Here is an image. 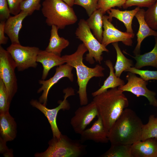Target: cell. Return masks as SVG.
I'll use <instances>...</instances> for the list:
<instances>
[{"mask_svg": "<svg viewBox=\"0 0 157 157\" xmlns=\"http://www.w3.org/2000/svg\"><path fill=\"white\" fill-rule=\"evenodd\" d=\"M142 121L132 110L126 108L108 132L111 144H131L141 140Z\"/></svg>", "mask_w": 157, "mask_h": 157, "instance_id": "6da1fadb", "label": "cell"}, {"mask_svg": "<svg viewBox=\"0 0 157 157\" xmlns=\"http://www.w3.org/2000/svg\"><path fill=\"white\" fill-rule=\"evenodd\" d=\"M93 101L97 106L98 116L108 132L129 105L128 100L123 92L117 87L94 97Z\"/></svg>", "mask_w": 157, "mask_h": 157, "instance_id": "7a4b0ae2", "label": "cell"}, {"mask_svg": "<svg viewBox=\"0 0 157 157\" xmlns=\"http://www.w3.org/2000/svg\"><path fill=\"white\" fill-rule=\"evenodd\" d=\"M82 43L78 46L76 51L70 55H65L62 56L65 62L76 69L77 78V82L80 104L81 106L88 104V99L86 91L87 85L89 80L93 77H103L104 75L103 71L105 69L99 64L93 68L86 66L83 62V56L88 51Z\"/></svg>", "mask_w": 157, "mask_h": 157, "instance_id": "3957f363", "label": "cell"}, {"mask_svg": "<svg viewBox=\"0 0 157 157\" xmlns=\"http://www.w3.org/2000/svg\"><path fill=\"white\" fill-rule=\"evenodd\" d=\"M41 11L49 26L54 25L62 29L76 22L77 17L72 7L62 0H44Z\"/></svg>", "mask_w": 157, "mask_h": 157, "instance_id": "277c9868", "label": "cell"}, {"mask_svg": "<svg viewBox=\"0 0 157 157\" xmlns=\"http://www.w3.org/2000/svg\"><path fill=\"white\" fill-rule=\"evenodd\" d=\"M81 140L72 139L62 134L59 138L53 137L49 146L43 152L36 153V157H81L87 153L86 146Z\"/></svg>", "mask_w": 157, "mask_h": 157, "instance_id": "5b68a950", "label": "cell"}, {"mask_svg": "<svg viewBox=\"0 0 157 157\" xmlns=\"http://www.w3.org/2000/svg\"><path fill=\"white\" fill-rule=\"evenodd\" d=\"M75 34L83 42L88 51L86 54V60L93 64L95 62L94 58L96 62L100 64L103 59V52H108L109 50L92 33L86 21L84 19H81L79 21Z\"/></svg>", "mask_w": 157, "mask_h": 157, "instance_id": "8992f818", "label": "cell"}, {"mask_svg": "<svg viewBox=\"0 0 157 157\" xmlns=\"http://www.w3.org/2000/svg\"><path fill=\"white\" fill-rule=\"evenodd\" d=\"M16 64L7 50L0 46V78L3 82L10 100L17 91V79L15 70Z\"/></svg>", "mask_w": 157, "mask_h": 157, "instance_id": "52a82bcc", "label": "cell"}, {"mask_svg": "<svg viewBox=\"0 0 157 157\" xmlns=\"http://www.w3.org/2000/svg\"><path fill=\"white\" fill-rule=\"evenodd\" d=\"M6 50L14 60L18 71H22L30 67H37V58L40 50L38 47L11 44Z\"/></svg>", "mask_w": 157, "mask_h": 157, "instance_id": "ba28073f", "label": "cell"}, {"mask_svg": "<svg viewBox=\"0 0 157 157\" xmlns=\"http://www.w3.org/2000/svg\"><path fill=\"white\" fill-rule=\"evenodd\" d=\"M65 94L63 101H59V105L56 108L49 109L36 100L32 99L30 103L31 105L40 110L47 119L50 124L53 137L59 138L62 133L59 131L56 122L58 113L60 110H69L70 104L67 99L68 97L75 95L74 90L71 88H68L63 90Z\"/></svg>", "mask_w": 157, "mask_h": 157, "instance_id": "9c48e42d", "label": "cell"}, {"mask_svg": "<svg viewBox=\"0 0 157 157\" xmlns=\"http://www.w3.org/2000/svg\"><path fill=\"white\" fill-rule=\"evenodd\" d=\"M127 83L123 85L118 87L119 90L124 92H129L137 97L143 96L148 100L149 104L157 107V99L156 93L149 90L147 87V82L141 77H137L135 74L129 72L126 76Z\"/></svg>", "mask_w": 157, "mask_h": 157, "instance_id": "30bf717a", "label": "cell"}, {"mask_svg": "<svg viewBox=\"0 0 157 157\" xmlns=\"http://www.w3.org/2000/svg\"><path fill=\"white\" fill-rule=\"evenodd\" d=\"M98 115L97 106L93 101L76 110L74 115L71 119L70 124L75 133L81 134Z\"/></svg>", "mask_w": 157, "mask_h": 157, "instance_id": "8fae6325", "label": "cell"}, {"mask_svg": "<svg viewBox=\"0 0 157 157\" xmlns=\"http://www.w3.org/2000/svg\"><path fill=\"white\" fill-rule=\"evenodd\" d=\"M104 31L101 43L106 47L110 43L122 42L128 46L132 45V39L135 36L133 33L123 32L115 28L108 20V16L104 15L103 18Z\"/></svg>", "mask_w": 157, "mask_h": 157, "instance_id": "7c38bea8", "label": "cell"}, {"mask_svg": "<svg viewBox=\"0 0 157 157\" xmlns=\"http://www.w3.org/2000/svg\"><path fill=\"white\" fill-rule=\"evenodd\" d=\"M73 68L67 63L62 65L56 67L55 73L52 77L46 80L42 79L39 81V83L42 86L38 90L37 93H40L43 91L39 98V101L40 103L46 106L48 95L50 89L61 79L67 77L71 81H73L74 75L72 72Z\"/></svg>", "mask_w": 157, "mask_h": 157, "instance_id": "4fadbf2b", "label": "cell"}, {"mask_svg": "<svg viewBox=\"0 0 157 157\" xmlns=\"http://www.w3.org/2000/svg\"><path fill=\"white\" fill-rule=\"evenodd\" d=\"M108 131L105 127L101 117L98 116V119L90 128L85 129L80 134L82 142L91 140L96 142L106 143L109 141Z\"/></svg>", "mask_w": 157, "mask_h": 157, "instance_id": "5bb4252c", "label": "cell"}, {"mask_svg": "<svg viewBox=\"0 0 157 157\" xmlns=\"http://www.w3.org/2000/svg\"><path fill=\"white\" fill-rule=\"evenodd\" d=\"M28 13L21 11L18 14L10 16L5 21V33L9 37L11 44H20L19 40V34L22 27L23 20Z\"/></svg>", "mask_w": 157, "mask_h": 157, "instance_id": "9a60e30c", "label": "cell"}, {"mask_svg": "<svg viewBox=\"0 0 157 157\" xmlns=\"http://www.w3.org/2000/svg\"><path fill=\"white\" fill-rule=\"evenodd\" d=\"M132 157H157V138L140 141L131 145Z\"/></svg>", "mask_w": 157, "mask_h": 157, "instance_id": "2e32d148", "label": "cell"}, {"mask_svg": "<svg viewBox=\"0 0 157 157\" xmlns=\"http://www.w3.org/2000/svg\"><path fill=\"white\" fill-rule=\"evenodd\" d=\"M145 11L143 9L140 8L135 16L139 24V29L136 34L137 44L133 51L135 55L140 54L141 44L145 38L151 36H157V32L151 28L145 21Z\"/></svg>", "mask_w": 157, "mask_h": 157, "instance_id": "e0dca14e", "label": "cell"}, {"mask_svg": "<svg viewBox=\"0 0 157 157\" xmlns=\"http://www.w3.org/2000/svg\"><path fill=\"white\" fill-rule=\"evenodd\" d=\"M37 62L42 64L43 67L42 79L44 80L50 69L56 66L65 63L62 57L57 56L46 50H40L37 58Z\"/></svg>", "mask_w": 157, "mask_h": 157, "instance_id": "ac0fdd59", "label": "cell"}, {"mask_svg": "<svg viewBox=\"0 0 157 157\" xmlns=\"http://www.w3.org/2000/svg\"><path fill=\"white\" fill-rule=\"evenodd\" d=\"M17 124L9 112L0 114V138L7 142L14 140L16 136Z\"/></svg>", "mask_w": 157, "mask_h": 157, "instance_id": "d6986e66", "label": "cell"}, {"mask_svg": "<svg viewBox=\"0 0 157 157\" xmlns=\"http://www.w3.org/2000/svg\"><path fill=\"white\" fill-rule=\"evenodd\" d=\"M140 8L137 7L131 10H121L118 9L111 8L106 12L108 14V20L112 21L113 17L115 18L123 23L126 28V32L133 33L132 22L134 17Z\"/></svg>", "mask_w": 157, "mask_h": 157, "instance_id": "ffe728a7", "label": "cell"}, {"mask_svg": "<svg viewBox=\"0 0 157 157\" xmlns=\"http://www.w3.org/2000/svg\"><path fill=\"white\" fill-rule=\"evenodd\" d=\"M50 36L49 44L45 50L57 56H60L63 50L69 44V41L58 35V29L55 26H51Z\"/></svg>", "mask_w": 157, "mask_h": 157, "instance_id": "44dd1931", "label": "cell"}, {"mask_svg": "<svg viewBox=\"0 0 157 157\" xmlns=\"http://www.w3.org/2000/svg\"><path fill=\"white\" fill-rule=\"evenodd\" d=\"M105 64L110 70L109 75L105 81L103 85L97 91L92 93L94 97L107 91L108 89L113 88L124 85V81L116 76L114 72V68L112 62L109 60L105 61Z\"/></svg>", "mask_w": 157, "mask_h": 157, "instance_id": "7402d4cb", "label": "cell"}, {"mask_svg": "<svg viewBox=\"0 0 157 157\" xmlns=\"http://www.w3.org/2000/svg\"><path fill=\"white\" fill-rule=\"evenodd\" d=\"M155 44L153 49L151 51L143 54H138L135 56H129L134 58L136 61L134 67L140 69L146 66H151L157 69V36L154 37Z\"/></svg>", "mask_w": 157, "mask_h": 157, "instance_id": "603a6c76", "label": "cell"}, {"mask_svg": "<svg viewBox=\"0 0 157 157\" xmlns=\"http://www.w3.org/2000/svg\"><path fill=\"white\" fill-rule=\"evenodd\" d=\"M104 14L101 9H98L86 20L94 35L101 43L103 39V18Z\"/></svg>", "mask_w": 157, "mask_h": 157, "instance_id": "cb8c5ba5", "label": "cell"}, {"mask_svg": "<svg viewBox=\"0 0 157 157\" xmlns=\"http://www.w3.org/2000/svg\"><path fill=\"white\" fill-rule=\"evenodd\" d=\"M117 53V60L114 67L115 74L117 77H120L124 71L133 66V61L126 58L121 51L118 43L115 42L112 43Z\"/></svg>", "mask_w": 157, "mask_h": 157, "instance_id": "d4e9b609", "label": "cell"}, {"mask_svg": "<svg viewBox=\"0 0 157 157\" xmlns=\"http://www.w3.org/2000/svg\"><path fill=\"white\" fill-rule=\"evenodd\" d=\"M131 144H111L109 149L100 157H132Z\"/></svg>", "mask_w": 157, "mask_h": 157, "instance_id": "484cf974", "label": "cell"}, {"mask_svg": "<svg viewBox=\"0 0 157 157\" xmlns=\"http://www.w3.org/2000/svg\"><path fill=\"white\" fill-rule=\"evenodd\" d=\"M154 138H157V117H156L154 115H151L149 117L147 123L143 125L141 140Z\"/></svg>", "mask_w": 157, "mask_h": 157, "instance_id": "4316f807", "label": "cell"}, {"mask_svg": "<svg viewBox=\"0 0 157 157\" xmlns=\"http://www.w3.org/2000/svg\"><path fill=\"white\" fill-rule=\"evenodd\" d=\"M11 102L5 85L0 78V114L9 112Z\"/></svg>", "mask_w": 157, "mask_h": 157, "instance_id": "83f0119b", "label": "cell"}, {"mask_svg": "<svg viewBox=\"0 0 157 157\" xmlns=\"http://www.w3.org/2000/svg\"><path fill=\"white\" fill-rule=\"evenodd\" d=\"M146 22L152 29L157 30V0L144 13Z\"/></svg>", "mask_w": 157, "mask_h": 157, "instance_id": "f1b7e54d", "label": "cell"}, {"mask_svg": "<svg viewBox=\"0 0 157 157\" xmlns=\"http://www.w3.org/2000/svg\"><path fill=\"white\" fill-rule=\"evenodd\" d=\"M126 0H99L98 9H100L104 13L110 9L115 7L121 8Z\"/></svg>", "mask_w": 157, "mask_h": 157, "instance_id": "f546056e", "label": "cell"}, {"mask_svg": "<svg viewBox=\"0 0 157 157\" xmlns=\"http://www.w3.org/2000/svg\"><path fill=\"white\" fill-rule=\"evenodd\" d=\"M125 72H129L138 74L146 81L152 79L157 80V70H142L132 67L129 68Z\"/></svg>", "mask_w": 157, "mask_h": 157, "instance_id": "4dcf8cb0", "label": "cell"}, {"mask_svg": "<svg viewBox=\"0 0 157 157\" xmlns=\"http://www.w3.org/2000/svg\"><path fill=\"white\" fill-rule=\"evenodd\" d=\"M99 0H74V5L82 6L85 10L87 14L90 17L98 9Z\"/></svg>", "mask_w": 157, "mask_h": 157, "instance_id": "1f68e13d", "label": "cell"}, {"mask_svg": "<svg viewBox=\"0 0 157 157\" xmlns=\"http://www.w3.org/2000/svg\"><path fill=\"white\" fill-rule=\"evenodd\" d=\"M41 0H23L21 5V11L31 15L35 10H39L41 7Z\"/></svg>", "mask_w": 157, "mask_h": 157, "instance_id": "d6a6232c", "label": "cell"}, {"mask_svg": "<svg viewBox=\"0 0 157 157\" xmlns=\"http://www.w3.org/2000/svg\"><path fill=\"white\" fill-rule=\"evenodd\" d=\"M156 0H126L122 6L124 9L133 6L140 7H146L148 8L153 5Z\"/></svg>", "mask_w": 157, "mask_h": 157, "instance_id": "836d02e7", "label": "cell"}, {"mask_svg": "<svg viewBox=\"0 0 157 157\" xmlns=\"http://www.w3.org/2000/svg\"><path fill=\"white\" fill-rule=\"evenodd\" d=\"M7 0H0V20L6 21L10 16Z\"/></svg>", "mask_w": 157, "mask_h": 157, "instance_id": "e575fe53", "label": "cell"}, {"mask_svg": "<svg viewBox=\"0 0 157 157\" xmlns=\"http://www.w3.org/2000/svg\"><path fill=\"white\" fill-rule=\"evenodd\" d=\"M23 0H7L10 14L14 15L21 11V4Z\"/></svg>", "mask_w": 157, "mask_h": 157, "instance_id": "d590c367", "label": "cell"}, {"mask_svg": "<svg viewBox=\"0 0 157 157\" xmlns=\"http://www.w3.org/2000/svg\"><path fill=\"white\" fill-rule=\"evenodd\" d=\"M0 138V152L5 157H13V151L8 149L6 145V142Z\"/></svg>", "mask_w": 157, "mask_h": 157, "instance_id": "8d00e7d4", "label": "cell"}, {"mask_svg": "<svg viewBox=\"0 0 157 157\" xmlns=\"http://www.w3.org/2000/svg\"><path fill=\"white\" fill-rule=\"evenodd\" d=\"M5 21H1L0 22V44H5L8 42V38L5 35Z\"/></svg>", "mask_w": 157, "mask_h": 157, "instance_id": "74e56055", "label": "cell"}, {"mask_svg": "<svg viewBox=\"0 0 157 157\" xmlns=\"http://www.w3.org/2000/svg\"><path fill=\"white\" fill-rule=\"evenodd\" d=\"M71 7L74 5V0H62Z\"/></svg>", "mask_w": 157, "mask_h": 157, "instance_id": "f35d334b", "label": "cell"}]
</instances>
